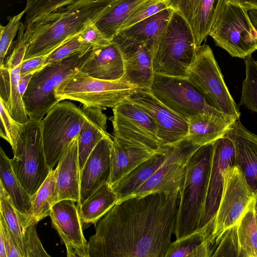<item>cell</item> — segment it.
<instances>
[{"mask_svg": "<svg viewBox=\"0 0 257 257\" xmlns=\"http://www.w3.org/2000/svg\"><path fill=\"white\" fill-rule=\"evenodd\" d=\"M180 189L132 196L99 220L89 257H166L174 233Z\"/></svg>", "mask_w": 257, "mask_h": 257, "instance_id": "1", "label": "cell"}, {"mask_svg": "<svg viewBox=\"0 0 257 257\" xmlns=\"http://www.w3.org/2000/svg\"><path fill=\"white\" fill-rule=\"evenodd\" d=\"M111 0H78L25 28L30 45L24 60L51 53L69 38L94 23Z\"/></svg>", "mask_w": 257, "mask_h": 257, "instance_id": "2", "label": "cell"}, {"mask_svg": "<svg viewBox=\"0 0 257 257\" xmlns=\"http://www.w3.org/2000/svg\"><path fill=\"white\" fill-rule=\"evenodd\" d=\"M213 143L201 146L191 157L186 166L179 198L174 234L176 239L198 228L205 204Z\"/></svg>", "mask_w": 257, "mask_h": 257, "instance_id": "3", "label": "cell"}, {"mask_svg": "<svg viewBox=\"0 0 257 257\" xmlns=\"http://www.w3.org/2000/svg\"><path fill=\"white\" fill-rule=\"evenodd\" d=\"M171 10L169 21L153 55V69L156 74L187 78L197 48L186 22Z\"/></svg>", "mask_w": 257, "mask_h": 257, "instance_id": "4", "label": "cell"}, {"mask_svg": "<svg viewBox=\"0 0 257 257\" xmlns=\"http://www.w3.org/2000/svg\"><path fill=\"white\" fill-rule=\"evenodd\" d=\"M222 175L221 197L208 238L211 256L223 233L237 225L245 214L257 204V192L248 185L238 166L227 167Z\"/></svg>", "mask_w": 257, "mask_h": 257, "instance_id": "5", "label": "cell"}, {"mask_svg": "<svg viewBox=\"0 0 257 257\" xmlns=\"http://www.w3.org/2000/svg\"><path fill=\"white\" fill-rule=\"evenodd\" d=\"M40 122L29 120L23 124L12 149L14 157L10 159L15 174L32 198L51 170L46 159Z\"/></svg>", "mask_w": 257, "mask_h": 257, "instance_id": "6", "label": "cell"}, {"mask_svg": "<svg viewBox=\"0 0 257 257\" xmlns=\"http://www.w3.org/2000/svg\"><path fill=\"white\" fill-rule=\"evenodd\" d=\"M136 88L121 81L95 78L79 70L59 84L56 94L59 101L74 100L84 106L105 109L117 106Z\"/></svg>", "mask_w": 257, "mask_h": 257, "instance_id": "7", "label": "cell"}, {"mask_svg": "<svg viewBox=\"0 0 257 257\" xmlns=\"http://www.w3.org/2000/svg\"><path fill=\"white\" fill-rule=\"evenodd\" d=\"M187 78L210 104L235 120L239 119L238 105L229 91L209 45L204 44L197 48Z\"/></svg>", "mask_w": 257, "mask_h": 257, "instance_id": "8", "label": "cell"}, {"mask_svg": "<svg viewBox=\"0 0 257 257\" xmlns=\"http://www.w3.org/2000/svg\"><path fill=\"white\" fill-rule=\"evenodd\" d=\"M86 116L82 108L68 101H60L40 122L44 149L50 170L63 152L79 134Z\"/></svg>", "mask_w": 257, "mask_h": 257, "instance_id": "9", "label": "cell"}, {"mask_svg": "<svg viewBox=\"0 0 257 257\" xmlns=\"http://www.w3.org/2000/svg\"><path fill=\"white\" fill-rule=\"evenodd\" d=\"M243 6L227 2L209 36L232 57L244 59L257 50V31Z\"/></svg>", "mask_w": 257, "mask_h": 257, "instance_id": "10", "label": "cell"}, {"mask_svg": "<svg viewBox=\"0 0 257 257\" xmlns=\"http://www.w3.org/2000/svg\"><path fill=\"white\" fill-rule=\"evenodd\" d=\"M149 90L162 103L188 120L200 113L227 116L210 104L187 78L155 73Z\"/></svg>", "mask_w": 257, "mask_h": 257, "instance_id": "11", "label": "cell"}, {"mask_svg": "<svg viewBox=\"0 0 257 257\" xmlns=\"http://www.w3.org/2000/svg\"><path fill=\"white\" fill-rule=\"evenodd\" d=\"M234 152L232 126L222 137L213 142L205 204L198 229L206 226L212 232L214 219L222 195V173L226 168L234 165Z\"/></svg>", "mask_w": 257, "mask_h": 257, "instance_id": "12", "label": "cell"}, {"mask_svg": "<svg viewBox=\"0 0 257 257\" xmlns=\"http://www.w3.org/2000/svg\"><path fill=\"white\" fill-rule=\"evenodd\" d=\"M200 147L187 138L172 145L169 155L162 166L130 196H143L157 191L180 190L185 178L187 164L192 155Z\"/></svg>", "mask_w": 257, "mask_h": 257, "instance_id": "13", "label": "cell"}, {"mask_svg": "<svg viewBox=\"0 0 257 257\" xmlns=\"http://www.w3.org/2000/svg\"><path fill=\"white\" fill-rule=\"evenodd\" d=\"M114 136L137 142L160 151L168 146L162 143L153 120L134 103L124 99L112 108Z\"/></svg>", "mask_w": 257, "mask_h": 257, "instance_id": "14", "label": "cell"}, {"mask_svg": "<svg viewBox=\"0 0 257 257\" xmlns=\"http://www.w3.org/2000/svg\"><path fill=\"white\" fill-rule=\"evenodd\" d=\"M126 99L153 120L164 145L174 144L187 137L189 120L162 103L149 89L137 88Z\"/></svg>", "mask_w": 257, "mask_h": 257, "instance_id": "15", "label": "cell"}, {"mask_svg": "<svg viewBox=\"0 0 257 257\" xmlns=\"http://www.w3.org/2000/svg\"><path fill=\"white\" fill-rule=\"evenodd\" d=\"M70 199L56 202L49 216L52 226L64 244L68 257H89V245L84 236L78 208Z\"/></svg>", "mask_w": 257, "mask_h": 257, "instance_id": "16", "label": "cell"}, {"mask_svg": "<svg viewBox=\"0 0 257 257\" xmlns=\"http://www.w3.org/2000/svg\"><path fill=\"white\" fill-rule=\"evenodd\" d=\"M118 48L123 62L124 75L120 81L138 88L150 89L155 73L153 55L143 43L118 34L112 40Z\"/></svg>", "mask_w": 257, "mask_h": 257, "instance_id": "17", "label": "cell"}, {"mask_svg": "<svg viewBox=\"0 0 257 257\" xmlns=\"http://www.w3.org/2000/svg\"><path fill=\"white\" fill-rule=\"evenodd\" d=\"M113 140L108 134L97 144L80 172V206L98 188L108 183L110 175V156Z\"/></svg>", "mask_w": 257, "mask_h": 257, "instance_id": "18", "label": "cell"}, {"mask_svg": "<svg viewBox=\"0 0 257 257\" xmlns=\"http://www.w3.org/2000/svg\"><path fill=\"white\" fill-rule=\"evenodd\" d=\"M168 146L158 151L141 143L114 136L110 156V187L141 163L165 151Z\"/></svg>", "mask_w": 257, "mask_h": 257, "instance_id": "19", "label": "cell"}, {"mask_svg": "<svg viewBox=\"0 0 257 257\" xmlns=\"http://www.w3.org/2000/svg\"><path fill=\"white\" fill-rule=\"evenodd\" d=\"M23 99L29 119L40 122L60 102L56 97L49 64L34 73Z\"/></svg>", "mask_w": 257, "mask_h": 257, "instance_id": "20", "label": "cell"}, {"mask_svg": "<svg viewBox=\"0 0 257 257\" xmlns=\"http://www.w3.org/2000/svg\"><path fill=\"white\" fill-rule=\"evenodd\" d=\"M56 168L58 202L70 199L78 203L80 200V172L77 136L71 141L63 152Z\"/></svg>", "mask_w": 257, "mask_h": 257, "instance_id": "21", "label": "cell"}, {"mask_svg": "<svg viewBox=\"0 0 257 257\" xmlns=\"http://www.w3.org/2000/svg\"><path fill=\"white\" fill-rule=\"evenodd\" d=\"M232 133L234 165L240 168L248 185L257 192V135L247 130L239 119L234 122Z\"/></svg>", "mask_w": 257, "mask_h": 257, "instance_id": "22", "label": "cell"}, {"mask_svg": "<svg viewBox=\"0 0 257 257\" xmlns=\"http://www.w3.org/2000/svg\"><path fill=\"white\" fill-rule=\"evenodd\" d=\"M80 70L95 78L109 81H120L124 72L120 52L112 42L92 49Z\"/></svg>", "mask_w": 257, "mask_h": 257, "instance_id": "23", "label": "cell"}, {"mask_svg": "<svg viewBox=\"0 0 257 257\" xmlns=\"http://www.w3.org/2000/svg\"><path fill=\"white\" fill-rule=\"evenodd\" d=\"M82 109L86 119L77 136L80 172L97 144L108 135L106 132L107 117L101 109L83 106Z\"/></svg>", "mask_w": 257, "mask_h": 257, "instance_id": "24", "label": "cell"}, {"mask_svg": "<svg viewBox=\"0 0 257 257\" xmlns=\"http://www.w3.org/2000/svg\"><path fill=\"white\" fill-rule=\"evenodd\" d=\"M236 120L226 115L198 113L189 120L186 138L200 146L212 143L222 137Z\"/></svg>", "mask_w": 257, "mask_h": 257, "instance_id": "25", "label": "cell"}, {"mask_svg": "<svg viewBox=\"0 0 257 257\" xmlns=\"http://www.w3.org/2000/svg\"><path fill=\"white\" fill-rule=\"evenodd\" d=\"M0 184L8 194L18 211L23 227L31 213L33 198L16 177L10 159L2 148H0Z\"/></svg>", "mask_w": 257, "mask_h": 257, "instance_id": "26", "label": "cell"}, {"mask_svg": "<svg viewBox=\"0 0 257 257\" xmlns=\"http://www.w3.org/2000/svg\"><path fill=\"white\" fill-rule=\"evenodd\" d=\"M21 65L12 70L0 67V101L14 120L25 124L30 119L19 87Z\"/></svg>", "mask_w": 257, "mask_h": 257, "instance_id": "27", "label": "cell"}, {"mask_svg": "<svg viewBox=\"0 0 257 257\" xmlns=\"http://www.w3.org/2000/svg\"><path fill=\"white\" fill-rule=\"evenodd\" d=\"M171 145L141 163L111 187L118 201L130 197L159 169L168 157Z\"/></svg>", "mask_w": 257, "mask_h": 257, "instance_id": "28", "label": "cell"}, {"mask_svg": "<svg viewBox=\"0 0 257 257\" xmlns=\"http://www.w3.org/2000/svg\"><path fill=\"white\" fill-rule=\"evenodd\" d=\"M171 11L169 9L161 11L119 33L129 39L144 43L153 55L169 21Z\"/></svg>", "mask_w": 257, "mask_h": 257, "instance_id": "29", "label": "cell"}, {"mask_svg": "<svg viewBox=\"0 0 257 257\" xmlns=\"http://www.w3.org/2000/svg\"><path fill=\"white\" fill-rule=\"evenodd\" d=\"M149 1L111 0L94 24L107 38L112 41L128 16L136 9Z\"/></svg>", "mask_w": 257, "mask_h": 257, "instance_id": "30", "label": "cell"}, {"mask_svg": "<svg viewBox=\"0 0 257 257\" xmlns=\"http://www.w3.org/2000/svg\"><path fill=\"white\" fill-rule=\"evenodd\" d=\"M117 201L116 195L108 183L101 186L78 207L82 226L95 225Z\"/></svg>", "mask_w": 257, "mask_h": 257, "instance_id": "31", "label": "cell"}, {"mask_svg": "<svg viewBox=\"0 0 257 257\" xmlns=\"http://www.w3.org/2000/svg\"><path fill=\"white\" fill-rule=\"evenodd\" d=\"M209 232L205 227L179 239L172 241L166 257H211V246L208 241Z\"/></svg>", "mask_w": 257, "mask_h": 257, "instance_id": "32", "label": "cell"}, {"mask_svg": "<svg viewBox=\"0 0 257 257\" xmlns=\"http://www.w3.org/2000/svg\"><path fill=\"white\" fill-rule=\"evenodd\" d=\"M57 168L51 169L47 177L33 198L31 213L24 228L31 224H37L49 216L51 208L58 202L56 180Z\"/></svg>", "mask_w": 257, "mask_h": 257, "instance_id": "33", "label": "cell"}, {"mask_svg": "<svg viewBox=\"0 0 257 257\" xmlns=\"http://www.w3.org/2000/svg\"><path fill=\"white\" fill-rule=\"evenodd\" d=\"M229 0H204L203 8L191 31L195 45L199 48L206 40Z\"/></svg>", "mask_w": 257, "mask_h": 257, "instance_id": "34", "label": "cell"}, {"mask_svg": "<svg viewBox=\"0 0 257 257\" xmlns=\"http://www.w3.org/2000/svg\"><path fill=\"white\" fill-rule=\"evenodd\" d=\"M236 228L241 257H257L256 206L245 214Z\"/></svg>", "mask_w": 257, "mask_h": 257, "instance_id": "35", "label": "cell"}, {"mask_svg": "<svg viewBox=\"0 0 257 257\" xmlns=\"http://www.w3.org/2000/svg\"><path fill=\"white\" fill-rule=\"evenodd\" d=\"M245 78L243 81L239 105L257 112V64L251 55L244 59Z\"/></svg>", "mask_w": 257, "mask_h": 257, "instance_id": "36", "label": "cell"}, {"mask_svg": "<svg viewBox=\"0 0 257 257\" xmlns=\"http://www.w3.org/2000/svg\"><path fill=\"white\" fill-rule=\"evenodd\" d=\"M24 26L27 28L47 15L78 0H26Z\"/></svg>", "mask_w": 257, "mask_h": 257, "instance_id": "37", "label": "cell"}, {"mask_svg": "<svg viewBox=\"0 0 257 257\" xmlns=\"http://www.w3.org/2000/svg\"><path fill=\"white\" fill-rule=\"evenodd\" d=\"M0 211L6 223L17 239L24 257L23 228L19 213L8 194L0 184Z\"/></svg>", "mask_w": 257, "mask_h": 257, "instance_id": "38", "label": "cell"}, {"mask_svg": "<svg viewBox=\"0 0 257 257\" xmlns=\"http://www.w3.org/2000/svg\"><path fill=\"white\" fill-rule=\"evenodd\" d=\"M92 49V46L84 41L79 34L69 38L52 51L46 59L44 66L75 53L86 52Z\"/></svg>", "mask_w": 257, "mask_h": 257, "instance_id": "39", "label": "cell"}, {"mask_svg": "<svg viewBox=\"0 0 257 257\" xmlns=\"http://www.w3.org/2000/svg\"><path fill=\"white\" fill-rule=\"evenodd\" d=\"M29 45V34L25 29L24 24L21 22L18 31V39L12 43L10 48L11 54L5 61L2 67L12 70L21 65L24 60Z\"/></svg>", "mask_w": 257, "mask_h": 257, "instance_id": "40", "label": "cell"}, {"mask_svg": "<svg viewBox=\"0 0 257 257\" xmlns=\"http://www.w3.org/2000/svg\"><path fill=\"white\" fill-rule=\"evenodd\" d=\"M25 14L24 10L16 16L9 17V22L6 26H0V67L4 64L6 56L19 31L20 21Z\"/></svg>", "mask_w": 257, "mask_h": 257, "instance_id": "41", "label": "cell"}, {"mask_svg": "<svg viewBox=\"0 0 257 257\" xmlns=\"http://www.w3.org/2000/svg\"><path fill=\"white\" fill-rule=\"evenodd\" d=\"M168 9L164 0H150L136 9L120 27L118 34L139 22Z\"/></svg>", "mask_w": 257, "mask_h": 257, "instance_id": "42", "label": "cell"}, {"mask_svg": "<svg viewBox=\"0 0 257 257\" xmlns=\"http://www.w3.org/2000/svg\"><path fill=\"white\" fill-rule=\"evenodd\" d=\"M23 248L24 257H50L38 237L36 224L23 228Z\"/></svg>", "mask_w": 257, "mask_h": 257, "instance_id": "43", "label": "cell"}, {"mask_svg": "<svg viewBox=\"0 0 257 257\" xmlns=\"http://www.w3.org/2000/svg\"><path fill=\"white\" fill-rule=\"evenodd\" d=\"M236 225L229 228L223 233L214 250L212 257H241Z\"/></svg>", "mask_w": 257, "mask_h": 257, "instance_id": "44", "label": "cell"}, {"mask_svg": "<svg viewBox=\"0 0 257 257\" xmlns=\"http://www.w3.org/2000/svg\"><path fill=\"white\" fill-rule=\"evenodd\" d=\"M0 104V136L10 144L13 149L23 124L14 120L1 101Z\"/></svg>", "mask_w": 257, "mask_h": 257, "instance_id": "45", "label": "cell"}, {"mask_svg": "<svg viewBox=\"0 0 257 257\" xmlns=\"http://www.w3.org/2000/svg\"><path fill=\"white\" fill-rule=\"evenodd\" d=\"M0 236L4 241L7 257H23L17 239L0 215Z\"/></svg>", "mask_w": 257, "mask_h": 257, "instance_id": "46", "label": "cell"}, {"mask_svg": "<svg viewBox=\"0 0 257 257\" xmlns=\"http://www.w3.org/2000/svg\"><path fill=\"white\" fill-rule=\"evenodd\" d=\"M80 34L82 39L91 45L93 49L112 43V41L107 38L94 23L87 25Z\"/></svg>", "mask_w": 257, "mask_h": 257, "instance_id": "47", "label": "cell"}, {"mask_svg": "<svg viewBox=\"0 0 257 257\" xmlns=\"http://www.w3.org/2000/svg\"><path fill=\"white\" fill-rule=\"evenodd\" d=\"M50 53L24 60L21 65L20 75L36 72L45 66L44 63Z\"/></svg>", "mask_w": 257, "mask_h": 257, "instance_id": "48", "label": "cell"}, {"mask_svg": "<svg viewBox=\"0 0 257 257\" xmlns=\"http://www.w3.org/2000/svg\"><path fill=\"white\" fill-rule=\"evenodd\" d=\"M35 72H31L24 75H20L19 81V87L23 97L29 85V83Z\"/></svg>", "mask_w": 257, "mask_h": 257, "instance_id": "49", "label": "cell"}, {"mask_svg": "<svg viewBox=\"0 0 257 257\" xmlns=\"http://www.w3.org/2000/svg\"><path fill=\"white\" fill-rule=\"evenodd\" d=\"M229 2L240 5L248 10L257 9V0H229Z\"/></svg>", "mask_w": 257, "mask_h": 257, "instance_id": "50", "label": "cell"}, {"mask_svg": "<svg viewBox=\"0 0 257 257\" xmlns=\"http://www.w3.org/2000/svg\"><path fill=\"white\" fill-rule=\"evenodd\" d=\"M248 15L250 20L257 31V9H252L248 11Z\"/></svg>", "mask_w": 257, "mask_h": 257, "instance_id": "51", "label": "cell"}, {"mask_svg": "<svg viewBox=\"0 0 257 257\" xmlns=\"http://www.w3.org/2000/svg\"><path fill=\"white\" fill-rule=\"evenodd\" d=\"M256 63L257 64V61H255Z\"/></svg>", "mask_w": 257, "mask_h": 257, "instance_id": "52", "label": "cell"}, {"mask_svg": "<svg viewBox=\"0 0 257 257\" xmlns=\"http://www.w3.org/2000/svg\"><path fill=\"white\" fill-rule=\"evenodd\" d=\"M256 209H257V206H256Z\"/></svg>", "mask_w": 257, "mask_h": 257, "instance_id": "53", "label": "cell"}]
</instances>
